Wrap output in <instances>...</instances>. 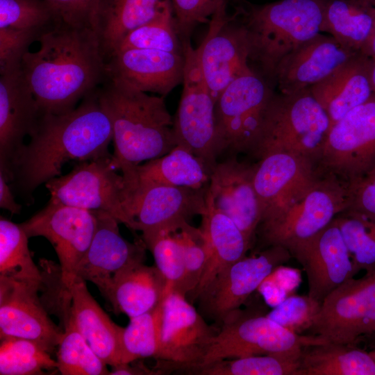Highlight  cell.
<instances>
[{"mask_svg":"<svg viewBox=\"0 0 375 375\" xmlns=\"http://www.w3.org/2000/svg\"><path fill=\"white\" fill-rule=\"evenodd\" d=\"M208 186H135L126 189L125 210L136 223L137 231L176 230L194 216L204 213Z\"/></svg>","mask_w":375,"mask_h":375,"instance_id":"cell-16","label":"cell"},{"mask_svg":"<svg viewBox=\"0 0 375 375\" xmlns=\"http://www.w3.org/2000/svg\"><path fill=\"white\" fill-rule=\"evenodd\" d=\"M206 37L197 49L203 77L216 103L234 79L253 69L249 65L244 28L227 15L226 6L211 17Z\"/></svg>","mask_w":375,"mask_h":375,"instance_id":"cell-17","label":"cell"},{"mask_svg":"<svg viewBox=\"0 0 375 375\" xmlns=\"http://www.w3.org/2000/svg\"><path fill=\"white\" fill-rule=\"evenodd\" d=\"M97 222L94 211L49 201L44 208L19 224L28 238L42 236L51 244L67 285L91 244Z\"/></svg>","mask_w":375,"mask_h":375,"instance_id":"cell-14","label":"cell"},{"mask_svg":"<svg viewBox=\"0 0 375 375\" xmlns=\"http://www.w3.org/2000/svg\"><path fill=\"white\" fill-rule=\"evenodd\" d=\"M365 56L375 59V29L360 51Z\"/></svg>","mask_w":375,"mask_h":375,"instance_id":"cell-50","label":"cell"},{"mask_svg":"<svg viewBox=\"0 0 375 375\" xmlns=\"http://www.w3.org/2000/svg\"><path fill=\"white\" fill-rule=\"evenodd\" d=\"M59 21L47 0H0V28L43 34Z\"/></svg>","mask_w":375,"mask_h":375,"instance_id":"cell-42","label":"cell"},{"mask_svg":"<svg viewBox=\"0 0 375 375\" xmlns=\"http://www.w3.org/2000/svg\"><path fill=\"white\" fill-rule=\"evenodd\" d=\"M369 353L371 354V356H372L373 359H374V361H375V349H374L373 351H370Z\"/></svg>","mask_w":375,"mask_h":375,"instance_id":"cell-52","label":"cell"},{"mask_svg":"<svg viewBox=\"0 0 375 375\" xmlns=\"http://www.w3.org/2000/svg\"><path fill=\"white\" fill-rule=\"evenodd\" d=\"M290 256L287 249L279 246L267 247L256 255L245 256L223 271L200 294L197 299L199 312L222 324Z\"/></svg>","mask_w":375,"mask_h":375,"instance_id":"cell-13","label":"cell"},{"mask_svg":"<svg viewBox=\"0 0 375 375\" xmlns=\"http://www.w3.org/2000/svg\"><path fill=\"white\" fill-rule=\"evenodd\" d=\"M325 0H279L253 6L242 24L249 61L272 86L276 69L290 52L322 32Z\"/></svg>","mask_w":375,"mask_h":375,"instance_id":"cell-4","label":"cell"},{"mask_svg":"<svg viewBox=\"0 0 375 375\" xmlns=\"http://www.w3.org/2000/svg\"><path fill=\"white\" fill-rule=\"evenodd\" d=\"M42 34L31 31L0 28V74L19 68L30 45Z\"/></svg>","mask_w":375,"mask_h":375,"instance_id":"cell-46","label":"cell"},{"mask_svg":"<svg viewBox=\"0 0 375 375\" xmlns=\"http://www.w3.org/2000/svg\"><path fill=\"white\" fill-rule=\"evenodd\" d=\"M59 20L78 26L94 29L101 0H47Z\"/></svg>","mask_w":375,"mask_h":375,"instance_id":"cell-47","label":"cell"},{"mask_svg":"<svg viewBox=\"0 0 375 375\" xmlns=\"http://www.w3.org/2000/svg\"><path fill=\"white\" fill-rule=\"evenodd\" d=\"M40 47L22 61L24 76L42 115L67 112L107 79L95 30L58 22L42 35Z\"/></svg>","mask_w":375,"mask_h":375,"instance_id":"cell-2","label":"cell"},{"mask_svg":"<svg viewBox=\"0 0 375 375\" xmlns=\"http://www.w3.org/2000/svg\"><path fill=\"white\" fill-rule=\"evenodd\" d=\"M369 75L372 90L375 94V59L369 58Z\"/></svg>","mask_w":375,"mask_h":375,"instance_id":"cell-51","label":"cell"},{"mask_svg":"<svg viewBox=\"0 0 375 375\" xmlns=\"http://www.w3.org/2000/svg\"><path fill=\"white\" fill-rule=\"evenodd\" d=\"M171 3V0H101L94 30L106 62L128 33Z\"/></svg>","mask_w":375,"mask_h":375,"instance_id":"cell-31","label":"cell"},{"mask_svg":"<svg viewBox=\"0 0 375 375\" xmlns=\"http://www.w3.org/2000/svg\"><path fill=\"white\" fill-rule=\"evenodd\" d=\"M369 60L359 52L309 88L328 115L331 127L374 94L369 80Z\"/></svg>","mask_w":375,"mask_h":375,"instance_id":"cell-28","label":"cell"},{"mask_svg":"<svg viewBox=\"0 0 375 375\" xmlns=\"http://www.w3.org/2000/svg\"><path fill=\"white\" fill-rule=\"evenodd\" d=\"M184 53L155 49H126L106 62L108 78L123 81L144 92L165 97L182 83Z\"/></svg>","mask_w":375,"mask_h":375,"instance_id":"cell-23","label":"cell"},{"mask_svg":"<svg viewBox=\"0 0 375 375\" xmlns=\"http://www.w3.org/2000/svg\"><path fill=\"white\" fill-rule=\"evenodd\" d=\"M331 128L325 110L306 89L291 94L274 92L250 155L284 152L316 165Z\"/></svg>","mask_w":375,"mask_h":375,"instance_id":"cell-6","label":"cell"},{"mask_svg":"<svg viewBox=\"0 0 375 375\" xmlns=\"http://www.w3.org/2000/svg\"><path fill=\"white\" fill-rule=\"evenodd\" d=\"M111 141L112 123L98 88L67 112L41 115L29 142L15 157L7 181L31 200L38 186L60 176L66 162L112 157Z\"/></svg>","mask_w":375,"mask_h":375,"instance_id":"cell-1","label":"cell"},{"mask_svg":"<svg viewBox=\"0 0 375 375\" xmlns=\"http://www.w3.org/2000/svg\"><path fill=\"white\" fill-rule=\"evenodd\" d=\"M133 49L184 53L172 3L155 18L128 33L115 52Z\"/></svg>","mask_w":375,"mask_h":375,"instance_id":"cell-41","label":"cell"},{"mask_svg":"<svg viewBox=\"0 0 375 375\" xmlns=\"http://www.w3.org/2000/svg\"><path fill=\"white\" fill-rule=\"evenodd\" d=\"M112 127L111 165L122 176L142 162L160 157L177 145L174 118L165 97L150 95L119 79L99 87Z\"/></svg>","mask_w":375,"mask_h":375,"instance_id":"cell-3","label":"cell"},{"mask_svg":"<svg viewBox=\"0 0 375 375\" xmlns=\"http://www.w3.org/2000/svg\"><path fill=\"white\" fill-rule=\"evenodd\" d=\"M176 28L183 46L190 42L194 29L211 17L228 0H171Z\"/></svg>","mask_w":375,"mask_h":375,"instance_id":"cell-44","label":"cell"},{"mask_svg":"<svg viewBox=\"0 0 375 375\" xmlns=\"http://www.w3.org/2000/svg\"><path fill=\"white\" fill-rule=\"evenodd\" d=\"M358 53L344 47L333 36L319 33L281 61L274 85L283 94L309 89Z\"/></svg>","mask_w":375,"mask_h":375,"instance_id":"cell-24","label":"cell"},{"mask_svg":"<svg viewBox=\"0 0 375 375\" xmlns=\"http://www.w3.org/2000/svg\"><path fill=\"white\" fill-rule=\"evenodd\" d=\"M58 370V362L40 343L24 338H1V375H41Z\"/></svg>","mask_w":375,"mask_h":375,"instance_id":"cell-36","label":"cell"},{"mask_svg":"<svg viewBox=\"0 0 375 375\" xmlns=\"http://www.w3.org/2000/svg\"><path fill=\"white\" fill-rule=\"evenodd\" d=\"M71 297L69 317L92 350L107 365L121 364L124 327L114 323L90 294L82 278L66 285Z\"/></svg>","mask_w":375,"mask_h":375,"instance_id":"cell-26","label":"cell"},{"mask_svg":"<svg viewBox=\"0 0 375 375\" xmlns=\"http://www.w3.org/2000/svg\"><path fill=\"white\" fill-rule=\"evenodd\" d=\"M184 250V277L178 292L190 295L198 287L204 272L206 261V247L204 235L199 228L190 222L178 229Z\"/></svg>","mask_w":375,"mask_h":375,"instance_id":"cell-43","label":"cell"},{"mask_svg":"<svg viewBox=\"0 0 375 375\" xmlns=\"http://www.w3.org/2000/svg\"><path fill=\"white\" fill-rule=\"evenodd\" d=\"M317 344L313 336H301L267 315L246 316L238 311L222 324L201 361L183 371L225 359L256 355L280 354L301 359L305 347Z\"/></svg>","mask_w":375,"mask_h":375,"instance_id":"cell-8","label":"cell"},{"mask_svg":"<svg viewBox=\"0 0 375 375\" xmlns=\"http://www.w3.org/2000/svg\"><path fill=\"white\" fill-rule=\"evenodd\" d=\"M28 237L20 224L0 218V276L42 283L43 274L34 263Z\"/></svg>","mask_w":375,"mask_h":375,"instance_id":"cell-34","label":"cell"},{"mask_svg":"<svg viewBox=\"0 0 375 375\" xmlns=\"http://www.w3.org/2000/svg\"><path fill=\"white\" fill-rule=\"evenodd\" d=\"M210 174L200 159L178 144L167 153L136 166L123 177L126 189L147 185L201 188L208 185Z\"/></svg>","mask_w":375,"mask_h":375,"instance_id":"cell-30","label":"cell"},{"mask_svg":"<svg viewBox=\"0 0 375 375\" xmlns=\"http://www.w3.org/2000/svg\"><path fill=\"white\" fill-rule=\"evenodd\" d=\"M201 217L200 228L206 241V261L198 287L188 296L192 301L197 300L223 271L244 257L251 246L233 220L215 206L208 191L206 209Z\"/></svg>","mask_w":375,"mask_h":375,"instance_id":"cell-27","label":"cell"},{"mask_svg":"<svg viewBox=\"0 0 375 375\" xmlns=\"http://www.w3.org/2000/svg\"><path fill=\"white\" fill-rule=\"evenodd\" d=\"M178 229L142 233L146 249L152 253L156 266L166 281L165 294L178 292L184 277V250Z\"/></svg>","mask_w":375,"mask_h":375,"instance_id":"cell-39","label":"cell"},{"mask_svg":"<svg viewBox=\"0 0 375 375\" xmlns=\"http://www.w3.org/2000/svg\"><path fill=\"white\" fill-rule=\"evenodd\" d=\"M300 360L280 354L225 359L185 370L199 375H298Z\"/></svg>","mask_w":375,"mask_h":375,"instance_id":"cell-38","label":"cell"},{"mask_svg":"<svg viewBox=\"0 0 375 375\" xmlns=\"http://www.w3.org/2000/svg\"><path fill=\"white\" fill-rule=\"evenodd\" d=\"M298 375H375V361L369 352L349 345H312L303 350Z\"/></svg>","mask_w":375,"mask_h":375,"instance_id":"cell-33","label":"cell"},{"mask_svg":"<svg viewBox=\"0 0 375 375\" xmlns=\"http://www.w3.org/2000/svg\"><path fill=\"white\" fill-rule=\"evenodd\" d=\"M4 176L0 174V207L12 214L20 213L22 206L15 200L11 188Z\"/></svg>","mask_w":375,"mask_h":375,"instance_id":"cell-49","label":"cell"},{"mask_svg":"<svg viewBox=\"0 0 375 375\" xmlns=\"http://www.w3.org/2000/svg\"><path fill=\"white\" fill-rule=\"evenodd\" d=\"M183 90L174 117L177 145L190 150L210 174L219 160L217 146L215 101L201 70L197 49L184 47Z\"/></svg>","mask_w":375,"mask_h":375,"instance_id":"cell-9","label":"cell"},{"mask_svg":"<svg viewBox=\"0 0 375 375\" xmlns=\"http://www.w3.org/2000/svg\"><path fill=\"white\" fill-rule=\"evenodd\" d=\"M319 176L312 161L294 154L276 152L259 158L256 162L253 184L262 214L301 195Z\"/></svg>","mask_w":375,"mask_h":375,"instance_id":"cell-25","label":"cell"},{"mask_svg":"<svg viewBox=\"0 0 375 375\" xmlns=\"http://www.w3.org/2000/svg\"><path fill=\"white\" fill-rule=\"evenodd\" d=\"M348 210L375 216V165L349 182Z\"/></svg>","mask_w":375,"mask_h":375,"instance_id":"cell-48","label":"cell"},{"mask_svg":"<svg viewBox=\"0 0 375 375\" xmlns=\"http://www.w3.org/2000/svg\"><path fill=\"white\" fill-rule=\"evenodd\" d=\"M42 115L22 67L0 74V174L6 179L11 164Z\"/></svg>","mask_w":375,"mask_h":375,"instance_id":"cell-21","label":"cell"},{"mask_svg":"<svg viewBox=\"0 0 375 375\" xmlns=\"http://www.w3.org/2000/svg\"><path fill=\"white\" fill-rule=\"evenodd\" d=\"M365 0H325L322 32L360 52L375 29V9Z\"/></svg>","mask_w":375,"mask_h":375,"instance_id":"cell-32","label":"cell"},{"mask_svg":"<svg viewBox=\"0 0 375 375\" xmlns=\"http://www.w3.org/2000/svg\"><path fill=\"white\" fill-rule=\"evenodd\" d=\"M374 165L375 94L331 127L315 168L348 183Z\"/></svg>","mask_w":375,"mask_h":375,"instance_id":"cell-11","label":"cell"},{"mask_svg":"<svg viewBox=\"0 0 375 375\" xmlns=\"http://www.w3.org/2000/svg\"><path fill=\"white\" fill-rule=\"evenodd\" d=\"M97 227L91 244L75 276L94 283L105 297L113 277L131 264L144 261L142 240L130 242L121 235L119 222L104 211H94Z\"/></svg>","mask_w":375,"mask_h":375,"instance_id":"cell-20","label":"cell"},{"mask_svg":"<svg viewBox=\"0 0 375 375\" xmlns=\"http://www.w3.org/2000/svg\"><path fill=\"white\" fill-rule=\"evenodd\" d=\"M166 281L156 266L129 265L113 277L104 297L116 313L129 319L155 308L165 297Z\"/></svg>","mask_w":375,"mask_h":375,"instance_id":"cell-29","label":"cell"},{"mask_svg":"<svg viewBox=\"0 0 375 375\" xmlns=\"http://www.w3.org/2000/svg\"><path fill=\"white\" fill-rule=\"evenodd\" d=\"M164 297L151 310L130 318L128 326L124 327L121 364L130 363L143 358H158Z\"/></svg>","mask_w":375,"mask_h":375,"instance_id":"cell-35","label":"cell"},{"mask_svg":"<svg viewBox=\"0 0 375 375\" xmlns=\"http://www.w3.org/2000/svg\"><path fill=\"white\" fill-rule=\"evenodd\" d=\"M321 303L307 296H292L280 302L267 316L281 326L299 333L309 329Z\"/></svg>","mask_w":375,"mask_h":375,"instance_id":"cell-45","label":"cell"},{"mask_svg":"<svg viewBox=\"0 0 375 375\" xmlns=\"http://www.w3.org/2000/svg\"><path fill=\"white\" fill-rule=\"evenodd\" d=\"M294 257L306 273L308 295L319 303L356 274L335 219L302 247Z\"/></svg>","mask_w":375,"mask_h":375,"instance_id":"cell-22","label":"cell"},{"mask_svg":"<svg viewBox=\"0 0 375 375\" xmlns=\"http://www.w3.org/2000/svg\"><path fill=\"white\" fill-rule=\"evenodd\" d=\"M42 285L0 276V338L34 340L52 353L63 330L49 317L39 297Z\"/></svg>","mask_w":375,"mask_h":375,"instance_id":"cell-18","label":"cell"},{"mask_svg":"<svg viewBox=\"0 0 375 375\" xmlns=\"http://www.w3.org/2000/svg\"><path fill=\"white\" fill-rule=\"evenodd\" d=\"M273 86L253 69L234 79L215 103L219 158L251 154L260 131Z\"/></svg>","mask_w":375,"mask_h":375,"instance_id":"cell-7","label":"cell"},{"mask_svg":"<svg viewBox=\"0 0 375 375\" xmlns=\"http://www.w3.org/2000/svg\"><path fill=\"white\" fill-rule=\"evenodd\" d=\"M217 332L185 296L168 292L163 300L160 362L156 367L161 372L181 371L198 364Z\"/></svg>","mask_w":375,"mask_h":375,"instance_id":"cell-15","label":"cell"},{"mask_svg":"<svg viewBox=\"0 0 375 375\" xmlns=\"http://www.w3.org/2000/svg\"><path fill=\"white\" fill-rule=\"evenodd\" d=\"M309 329L322 344L350 345L375 332V270L347 280L326 296Z\"/></svg>","mask_w":375,"mask_h":375,"instance_id":"cell-12","label":"cell"},{"mask_svg":"<svg viewBox=\"0 0 375 375\" xmlns=\"http://www.w3.org/2000/svg\"><path fill=\"white\" fill-rule=\"evenodd\" d=\"M111 158L79 162L68 174L45 183L50 201L83 208L104 211L133 231L136 223L127 215L124 201V177L111 165Z\"/></svg>","mask_w":375,"mask_h":375,"instance_id":"cell-10","label":"cell"},{"mask_svg":"<svg viewBox=\"0 0 375 375\" xmlns=\"http://www.w3.org/2000/svg\"><path fill=\"white\" fill-rule=\"evenodd\" d=\"M255 167L256 163L240 161L236 156L218 160L208 186L215 206L233 220L251 244L262 216L253 184Z\"/></svg>","mask_w":375,"mask_h":375,"instance_id":"cell-19","label":"cell"},{"mask_svg":"<svg viewBox=\"0 0 375 375\" xmlns=\"http://www.w3.org/2000/svg\"><path fill=\"white\" fill-rule=\"evenodd\" d=\"M349 206L347 183L332 175H319L297 198L264 212L256 233L265 246L283 247L294 257Z\"/></svg>","mask_w":375,"mask_h":375,"instance_id":"cell-5","label":"cell"},{"mask_svg":"<svg viewBox=\"0 0 375 375\" xmlns=\"http://www.w3.org/2000/svg\"><path fill=\"white\" fill-rule=\"evenodd\" d=\"M354 269L375 270V216L345 210L335 218Z\"/></svg>","mask_w":375,"mask_h":375,"instance_id":"cell-37","label":"cell"},{"mask_svg":"<svg viewBox=\"0 0 375 375\" xmlns=\"http://www.w3.org/2000/svg\"><path fill=\"white\" fill-rule=\"evenodd\" d=\"M365 1H367L369 3H372V2H375V0H365Z\"/></svg>","mask_w":375,"mask_h":375,"instance_id":"cell-53","label":"cell"},{"mask_svg":"<svg viewBox=\"0 0 375 375\" xmlns=\"http://www.w3.org/2000/svg\"><path fill=\"white\" fill-rule=\"evenodd\" d=\"M56 353L58 371L62 375L110 374L107 365L97 355L69 317Z\"/></svg>","mask_w":375,"mask_h":375,"instance_id":"cell-40","label":"cell"}]
</instances>
